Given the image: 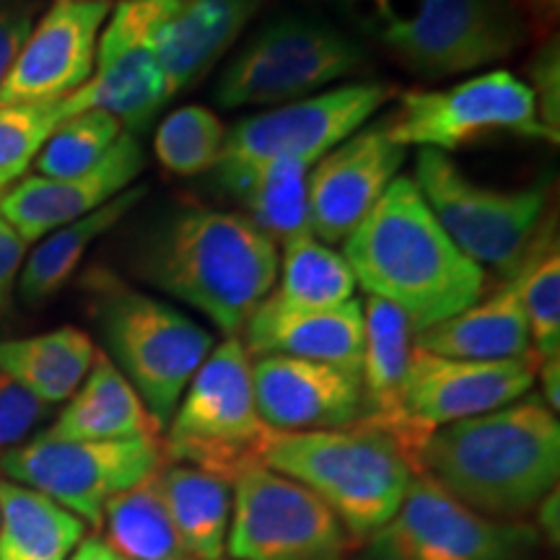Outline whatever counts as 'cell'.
<instances>
[{
    "instance_id": "obj_1",
    "label": "cell",
    "mask_w": 560,
    "mask_h": 560,
    "mask_svg": "<svg viewBox=\"0 0 560 560\" xmlns=\"http://www.w3.org/2000/svg\"><path fill=\"white\" fill-rule=\"evenodd\" d=\"M132 272L240 338L278 280V247L231 210L182 206L153 219L132 247Z\"/></svg>"
},
{
    "instance_id": "obj_2",
    "label": "cell",
    "mask_w": 560,
    "mask_h": 560,
    "mask_svg": "<svg viewBox=\"0 0 560 560\" xmlns=\"http://www.w3.org/2000/svg\"><path fill=\"white\" fill-rule=\"evenodd\" d=\"M355 283L389 301L412 330L465 312L486 296V270L450 240L410 177H397L346 236Z\"/></svg>"
},
{
    "instance_id": "obj_3",
    "label": "cell",
    "mask_w": 560,
    "mask_h": 560,
    "mask_svg": "<svg viewBox=\"0 0 560 560\" xmlns=\"http://www.w3.org/2000/svg\"><path fill=\"white\" fill-rule=\"evenodd\" d=\"M420 472L482 516L522 522L558 486V412L537 395H524L436 429L420 452Z\"/></svg>"
},
{
    "instance_id": "obj_4",
    "label": "cell",
    "mask_w": 560,
    "mask_h": 560,
    "mask_svg": "<svg viewBox=\"0 0 560 560\" xmlns=\"http://www.w3.org/2000/svg\"><path fill=\"white\" fill-rule=\"evenodd\" d=\"M420 79L472 73L529 42L511 0H322Z\"/></svg>"
},
{
    "instance_id": "obj_5",
    "label": "cell",
    "mask_w": 560,
    "mask_h": 560,
    "mask_svg": "<svg viewBox=\"0 0 560 560\" xmlns=\"http://www.w3.org/2000/svg\"><path fill=\"white\" fill-rule=\"evenodd\" d=\"M262 465L319 495L353 542L387 524L418 470L395 439L366 420L330 431H270Z\"/></svg>"
},
{
    "instance_id": "obj_6",
    "label": "cell",
    "mask_w": 560,
    "mask_h": 560,
    "mask_svg": "<svg viewBox=\"0 0 560 560\" xmlns=\"http://www.w3.org/2000/svg\"><path fill=\"white\" fill-rule=\"evenodd\" d=\"M86 289L109 361L166 429L195 371L213 350V335L172 304L130 289L104 268L89 272Z\"/></svg>"
},
{
    "instance_id": "obj_7",
    "label": "cell",
    "mask_w": 560,
    "mask_h": 560,
    "mask_svg": "<svg viewBox=\"0 0 560 560\" xmlns=\"http://www.w3.org/2000/svg\"><path fill=\"white\" fill-rule=\"evenodd\" d=\"M270 429L262 423L252 384V355L242 338H226L208 353L166 425L164 459L198 467L234 486L262 465Z\"/></svg>"
},
{
    "instance_id": "obj_8",
    "label": "cell",
    "mask_w": 560,
    "mask_h": 560,
    "mask_svg": "<svg viewBox=\"0 0 560 560\" xmlns=\"http://www.w3.org/2000/svg\"><path fill=\"white\" fill-rule=\"evenodd\" d=\"M366 60L355 34L325 19L283 13L265 21L226 62L213 100L223 109L278 107L361 73Z\"/></svg>"
},
{
    "instance_id": "obj_9",
    "label": "cell",
    "mask_w": 560,
    "mask_h": 560,
    "mask_svg": "<svg viewBox=\"0 0 560 560\" xmlns=\"http://www.w3.org/2000/svg\"><path fill=\"white\" fill-rule=\"evenodd\" d=\"M416 187L441 229L482 270L514 272L527 257L548 210V182L520 190L467 177L450 153L418 149Z\"/></svg>"
},
{
    "instance_id": "obj_10",
    "label": "cell",
    "mask_w": 560,
    "mask_h": 560,
    "mask_svg": "<svg viewBox=\"0 0 560 560\" xmlns=\"http://www.w3.org/2000/svg\"><path fill=\"white\" fill-rule=\"evenodd\" d=\"M161 439L60 441L45 433L0 457V475L100 529L104 506L164 467Z\"/></svg>"
},
{
    "instance_id": "obj_11",
    "label": "cell",
    "mask_w": 560,
    "mask_h": 560,
    "mask_svg": "<svg viewBox=\"0 0 560 560\" xmlns=\"http://www.w3.org/2000/svg\"><path fill=\"white\" fill-rule=\"evenodd\" d=\"M395 109L382 117L389 138L402 149L457 151L490 132H514L556 143L537 117L527 81L503 68H490L446 89L400 91Z\"/></svg>"
},
{
    "instance_id": "obj_12",
    "label": "cell",
    "mask_w": 560,
    "mask_h": 560,
    "mask_svg": "<svg viewBox=\"0 0 560 560\" xmlns=\"http://www.w3.org/2000/svg\"><path fill=\"white\" fill-rule=\"evenodd\" d=\"M537 545L535 527L482 516L420 472L359 560H535Z\"/></svg>"
},
{
    "instance_id": "obj_13",
    "label": "cell",
    "mask_w": 560,
    "mask_h": 560,
    "mask_svg": "<svg viewBox=\"0 0 560 560\" xmlns=\"http://www.w3.org/2000/svg\"><path fill=\"white\" fill-rule=\"evenodd\" d=\"M353 537L319 495L257 465L231 486V560H346Z\"/></svg>"
},
{
    "instance_id": "obj_14",
    "label": "cell",
    "mask_w": 560,
    "mask_h": 560,
    "mask_svg": "<svg viewBox=\"0 0 560 560\" xmlns=\"http://www.w3.org/2000/svg\"><path fill=\"white\" fill-rule=\"evenodd\" d=\"M397 94L395 83L353 81L278 104L229 128L221 159H289L314 166L342 140L366 128Z\"/></svg>"
},
{
    "instance_id": "obj_15",
    "label": "cell",
    "mask_w": 560,
    "mask_h": 560,
    "mask_svg": "<svg viewBox=\"0 0 560 560\" xmlns=\"http://www.w3.org/2000/svg\"><path fill=\"white\" fill-rule=\"evenodd\" d=\"M260 5L262 0H120L112 16L153 55L177 96L213 70Z\"/></svg>"
},
{
    "instance_id": "obj_16",
    "label": "cell",
    "mask_w": 560,
    "mask_h": 560,
    "mask_svg": "<svg viewBox=\"0 0 560 560\" xmlns=\"http://www.w3.org/2000/svg\"><path fill=\"white\" fill-rule=\"evenodd\" d=\"M537 366L535 353L506 361H465L412 346L402 384L405 412L425 433L486 416L529 395Z\"/></svg>"
},
{
    "instance_id": "obj_17",
    "label": "cell",
    "mask_w": 560,
    "mask_h": 560,
    "mask_svg": "<svg viewBox=\"0 0 560 560\" xmlns=\"http://www.w3.org/2000/svg\"><path fill=\"white\" fill-rule=\"evenodd\" d=\"M109 0H52L0 83V104L60 102L91 79Z\"/></svg>"
},
{
    "instance_id": "obj_18",
    "label": "cell",
    "mask_w": 560,
    "mask_h": 560,
    "mask_svg": "<svg viewBox=\"0 0 560 560\" xmlns=\"http://www.w3.org/2000/svg\"><path fill=\"white\" fill-rule=\"evenodd\" d=\"M405 156L408 149L389 138L384 120L369 122L322 156L310 170L312 234L325 244L346 242L400 177Z\"/></svg>"
},
{
    "instance_id": "obj_19",
    "label": "cell",
    "mask_w": 560,
    "mask_h": 560,
    "mask_svg": "<svg viewBox=\"0 0 560 560\" xmlns=\"http://www.w3.org/2000/svg\"><path fill=\"white\" fill-rule=\"evenodd\" d=\"M252 384L270 431H330L366 418L361 374L291 355L252 359Z\"/></svg>"
},
{
    "instance_id": "obj_20",
    "label": "cell",
    "mask_w": 560,
    "mask_h": 560,
    "mask_svg": "<svg viewBox=\"0 0 560 560\" xmlns=\"http://www.w3.org/2000/svg\"><path fill=\"white\" fill-rule=\"evenodd\" d=\"M143 170L145 156L138 136L122 132L107 156L81 177H21L16 185L0 192V210L21 240L32 244L55 229L94 213L104 202L136 185Z\"/></svg>"
},
{
    "instance_id": "obj_21",
    "label": "cell",
    "mask_w": 560,
    "mask_h": 560,
    "mask_svg": "<svg viewBox=\"0 0 560 560\" xmlns=\"http://www.w3.org/2000/svg\"><path fill=\"white\" fill-rule=\"evenodd\" d=\"M172 100L170 83L153 55L109 13L100 34L94 73L79 91L62 100V112L66 117L89 109L107 112L136 136L149 128Z\"/></svg>"
},
{
    "instance_id": "obj_22",
    "label": "cell",
    "mask_w": 560,
    "mask_h": 560,
    "mask_svg": "<svg viewBox=\"0 0 560 560\" xmlns=\"http://www.w3.org/2000/svg\"><path fill=\"white\" fill-rule=\"evenodd\" d=\"M363 306L361 384L366 397V423L387 433L408 454L420 475V452L431 433L420 431L402 405V384L412 353L410 319L389 301L369 296Z\"/></svg>"
},
{
    "instance_id": "obj_23",
    "label": "cell",
    "mask_w": 560,
    "mask_h": 560,
    "mask_svg": "<svg viewBox=\"0 0 560 560\" xmlns=\"http://www.w3.org/2000/svg\"><path fill=\"white\" fill-rule=\"evenodd\" d=\"M244 348L257 355H291L361 374L363 306L359 299L335 310H289L270 296L244 325Z\"/></svg>"
},
{
    "instance_id": "obj_24",
    "label": "cell",
    "mask_w": 560,
    "mask_h": 560,
    "mask_svg": "<svg viewBox=\"0 0 560 560\" xmlns=\"http://www.w3.org/2000/svg\"><path fill=\"white\" fill-rule=\"evenodd\" d=\"M310 170L312 166L289 159H221L213 179L244 210V219L278 247L301 236H314Z\"/></svg>"
},
{
    "instance_id": "obj_25",
    "label": "cell",
    "mask_w": 560,
    "mask_h": 560,
    "mask_svg": "<svg viewBox=\"0 0 560 560\" xmlns=\"http://www.w3.org/2000/svg\"><path fill=\"white\" fill-rule=\"evenodd\" d=\"M412 346L446 355V359L465 361H506L535 353L529 342L527 317L522 310L516 270L509 272L490 296L412 335Z\"/></svg>"
},
{
    "instance_id": "obj_26",
    "label": "cell",
    "mask_w": 560,
    "mask_h": 560,
    "mask_svg": "<svg viewBox=\"0 0 560 560\" xmlns=\"http://www.w3.org/2000/svg\"><path fill=\"white\" fill-rule=\"evenodd\" d=\"M164 429L107 353L96 350L86 380L45 431L60 441L161 439Z\"/></svg>"
},
{
    "instance_id": "obj_27",
    "label": "cell",
    "mask_w": 560,
    "mask_h": 560,
    "mask_svg": "<svg viewBox=\"0 0 560 560\" xmlns=\"http://www.w3.org/2000/svg\"><path fill=\"white\" fill-rule=\"evenodd\" d=\"M145 195H149V185H132L117 198L104 202L102 208H96L94 213L42 236L19 272L21 299L37 306L66 289L91 244L107 234L109 229H115Z\"/></svg>"
},
{
    "instance_id": "obj_28",
    "label": "cell",
    "mask_w": 560,
    "mask_h": 560,
    "mask_svg": "<svg viewBox=\"0 0 560 560\" xmlns=\"http://www.w3.org/2000/svg\"><path fill=\"white\" fill-rule=\"evenodd\" d=\"M94 355V340L79 327L0 340V371L47 405H60L73 397L86 380Z\"/></svg>"
},
{
    "instance_id": "obj_29",
    "label": "cell",
    "mask_w": 560,
    "mask_h": 560,
    "mask_svg": "<svg viewBox=\"0 0 560 560\" xmlns=\"http://www.w3.org/2000/svg\"><path fill=\"white\" fill-rule=\"evenodd\" d=\"M159 486L190 560H223L231 524V482L198 467L164 462Z\"/></svg>"
},
{
    "instance_id": "obj_30",
    "label": "cell",
    "mask_w": 560,
    "mask_h": 560,
    "mask_svg": "<svg viewBox=\"0 0 560 560\" xmlns=\"http://www.w3.org/2000/svg\"><path fill=\"white\" fill-rule=\"evenodd\" d=\"M86 524L37 490L0 478V560H68Z\"/></svg>"
},
{
    "instance_id": "obj_31",
    "label": "cell",
    "mask_w": 560,
    "mask_h": 560,
    "mask_svg": "<svg viewBox=\"0 0 560 560\" xmlns=\"http://www.w3.org/2000/svg\"><path fill=\"white\" fill-rule=\"evenodd\" d=\"M102 540L125 560H190L174 529L159 472L122 490L104 506Z\"/></svg>"
},
{
    "instance_id": "obj_32",
    "label": "cell",
    "mask_w": 560,
    "mask_h": 560,
    "mask_svg": "<svg viewBox=\"0 0 560 560\" xmlns=\"http://www.w3.org/2000/svg\"><path fill=\"white\" fill-rule=\"evenodd\" d=\"M353 270L340 252L317 236H301L283 244L276 289L270 299L289 310H335L355 299Z\"/></svg>"
},
{
    "instance_id": "obj_33",
    "label": "cell",
    "mask_w": 560,
    "mask_h": 560,
    "mask_svg": "<svg viewBox=\"0 0 560 560\" xmlns=\"http://www.w3.org/2000/svg\"><path fill=\"white\" fill-rule=\"evenodd\" d=\"M520 296L532 350L540 361L560 355V249L556 221H542L520 268Z\"/></svg>"
},
{
    "instance_id": "obj_34",
    "label": "cell",
    "mask_w": 560,
    "mask_h": 560,
    "mask_svg": "<svg viewBox=\"0 0 560 560\" xmlns=\"http://www.w3.org/2000/svg\"><path fill=\"white\" fill-rule=\"evenodd\" d=\"M226 145V128L213 109L185 104L159 122L153 153L174 177H200L215 170Z\"/></svg>"
},
{
    "instance_id": "obj_35",
    "label": "cell",
    "mask_w": 560,
    "mask_h": 560,
    "mask_svg": "<svg viewBox=\"0 0 560 560\" xmlns=\"http://www.w3.org/2000/svg\"><path fill=\"white\" fill-rule=\"evenodd\" d=\"M122 132L128 130L107 112L89 109L79 112V115H70L52 130L47 143L42 145L39 156L34 159V166H37L39 177H81V174L94 170L107 156Z\"/></svg>"
},
{
    "instance_id": "obj_36",
    "label": "cell",
    "mask_w": 560,
    "mask_h": 560,
    "mask_svg": "<svg viewBox=\"0 0 560 560\" xmlns=\"http://www.w3.org/2000/svg\"><path fill=\"white\" fill-rule=\"evenodd\" d=\"M62 120V100L0 104V192L26 177V170Z\"/></svg>"
},
{
    "instance_id": "obj_37",
    "label": "cell",
    "mask_w": 560,
    "mask_h": 560,
    "mask_svg": "<svg viewBox=\"0 0 560 560\" xmlns=\"http://www.w3.org/2000/svg\"><path fill=\"white\" fill-rule=\"evenodd\" d=\"M50 412L52 405L42 402L37 395L0 371V457L26 444Z\"/></svg>"
},
{
    "instance_id": "obj_38",
    "label": "cell",
    "mask_w": 560,
    "mask_h": 560,
    "mask_svg": "<svg viewBox=\"0 0 560 560\" xmlns=\"http://www.w3.org/2000/svg\"><path fill=\"white\" fill-rule=\"evenodd\" d=\"M527 86L535 94L537 117L542 128L556 140L560 138V42L550 37L537 45L535 55L529 60V83Z\"/></svg>"
},
{
    "instance_id": "obj_39",
    "label": "cell",
    "mask_w": 560,
    "mask_h": 560,
    "mask_svg": "<svg viewBox=\"0 0 560 560\" xmlns=\"http://www.w3.org/2000/svg\"><path fill=\"white\" fill-rule=\"evenodd\" d=\"M39 0H0V83L37 24Z\"/></svg>"
},
{
    "instance_id": "obj_40",
    "label": "cell",
    "mask_w": 560,
    "mask_h": 560,
    "mask_svg": "<svg viewBox=\"0 0 560 560\" xmlns=\"http://www.w3.org/2000/svg\"><path fill=\"white\" fill-rule=\"evenodd\" d=\"M26 242L21 240L19 231L11 226L9 219L0 210V312L9 304L13 285L19 283V272L24 268Z\"/></svg>"
},
{
    "instance_id": "obj_41",
    "label": "cell",
    "mask_w": 560,
    "mask_h": 560,
    "mask_svg": "<svg viewBox=\"0 0 560 560\" xmlns=\"http://www.w3.org/2000/svg\"><path fill=\"white\" fill-rule=\"evenodd\" d=\"M516 13H520L524 30L529 39L537 45L550 37H558V21H560V0H511Z\"/></svg>"
},
{
    "instance_id": "obj_42",
    "label": "cell",
    "mask_w": 560,
    "mask_h": 560,
    "mask_svg": "<svg viewBox=\"0 0 560 560\" xmlns=\"http://www.w3.org/2000/svg\"><path fill=\"white\" fill-rule=\"evenodd\" d=\"M537 380L542 384L540 400L548 405L552 412H558L560 410V355L558 359L540 361V366H537Z\"/></svg>"
},
{
    "instance_id": "obj_43",
    "label": "cell",
    "mask_w": 560,
    "mask_h": 560,
    "mask_svg": "<svg viewBox=\"0 0 560 560\" xmlns=\"http://www.w3.org/2000/svg\"><path fill=\"white\" fill-rule=\"evenodd\" d=\"M68 560H125L122 556H117L115 550L109 548L102 537H83L79 542V548L73 550V556Z\"/></svg>"
},
{
    "instance_id": "obj_44",
    "label": "cell",
    "mask_w": 560,
    "mask_h": 560,
    "mask_svg": "<svg viewBox=\"0 0 560 560\" xmlns=\"http://www.w3.org/2000/svg\"><path fill=\"white\" fill-rule=\"evenodd\" d=\"M540 524L545 527V535L552 537V540H558V490H552L550 495H545L540 506Z\"/></svg>"
}]
</instances>
